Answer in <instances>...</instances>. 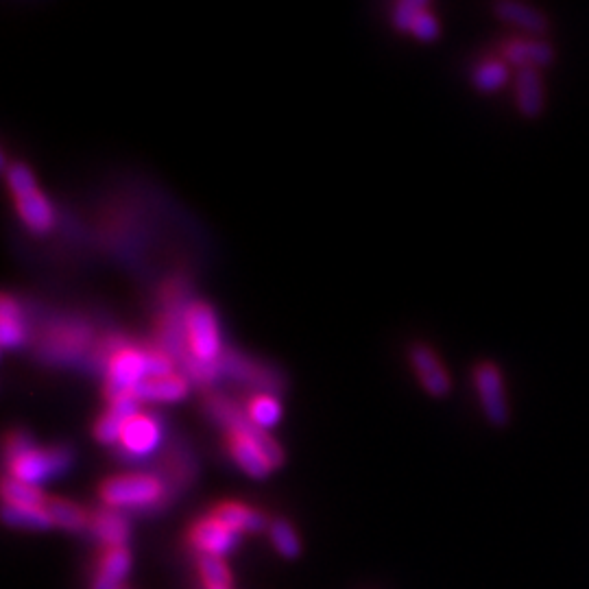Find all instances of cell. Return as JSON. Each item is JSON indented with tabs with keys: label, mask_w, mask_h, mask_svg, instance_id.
<instances>
[{
	"label": "cell",
	"mask_w": 589,
	"mask_h": 589,
	"mask_svg": "<svg viewBox=\"0 0 589 589\" xmlns=\"http://www.w3.org/2000/svg\"><path fill=\"white\" fill-rule=\"evenodd\" d=\"M88 336V328L79 326V323H62V326H55L46 334L44 350H48L53 356H70L86 347Z\"/></svg>",
	"instance_id": "21"
},
{
	"label": "cell",
	"mask_w": 589,
	"mask_h": 589,
	"mask_svg": "<svg viewBox=\"0 0 589 589\" xmlns=\"http://www.w3.org/2000/svg\"><path fill=\"white\" fill-rule=\"evenodd\" d=\"M206 411L214 422H219L227 432H240V435L247 437L249 441H254L262 450V454L267 456V461L273 465V470L284 463V452L280 448V443H275L267 430L251 422L243 408H238L234 402L221 398V395H212V398L206 400Z\"/></svg>",
	"instance_id": "2"
},
{
	"label": "cell",
	"mask_w": 589,
	"mask_h": 589,
	"mask_svg": "<svg viewBox=\"0 0 589 589\" xmlns=\"http://www.w3.org/2000/svg\"><path fill=\"white\" fill-rule=\"evenodd\" d=\"M502 55L507 59V64L515 66L518 70L531 68V70H546L555 64V48L548 44L544 38H515L502 46Z\"/></svg>",
	"instance_id": "9"
},
{
	"label": "cell",
	"mask_w": 589,
	"mask_h": 589,
	"mask_svg": "<svg viewBox=\"0 0 589 589\" xmlns=\"http://www.w3.org/2000/svg\"><path fill=\"white\" fill-rule=\"evenodd\" d=\"M219 367H221V374H230L232 378L249 384V387H262V389H271V391H278L282 387L280 384L282 380L273 369L262 367V365L254 363V360L240 356L232 350L221 354Z\"/></svg>",
	"instance_id": "10"
},
{
	"label": "cell",
	"mask_w": 589,
	"mask_h": 589,
	"mask_svg": "<svg viewBox=\"0 0 589 589\" xmlns=\"http://www.w3.org/2000/svg\"><path fill=\"white\" fill-rule=\"evenodd\" d=\"M5 524L14 528H24V531H48L53 528V518L46 507H3Z\"/></svg>",
	"instance_id": "23"
},
{
	"label": "cell",
	"mask_w": 589,
	"mask_h": 589,
	"mask_svg": "<svg viewBox=\"0 0 589 589\" xmlns=\"http://www.w3.org/2000/svg\"><path fill=\"white\" fill-rule=\"evenodd\" d=\"M411 363L415 367L417 378L422 380V387L430 395H435V398H443V395L450 393L448 371L443 369L441 360L437 358L435 352L430 350L428 345H413Z\"/></svg>",
	"instance_id": "13"
},
{
	"label": "cell",
	"mask_w": 589,
	"mask_h": 589,
	"mask_svg": "<svg viewBox=\"0 0 589 589\" xmlns=\"http://www.w3.org/2000/svg\"><path fill=\"white\" fill-rule=\"evenodd\" d=\"M46 509H48V513H51L53 524L64 528V531L81 533V531H86V528H90L92 515H88L75 502L62 500V498H48Z\"/></svg>",
	"instance_id": "22"
},
{
	"label": "cell",
	"mask_w": 589,
	"mask_h": 589,
	"mask_svg": "<svg viewBox=\"0 0 589 589\" xmlns=\"http://www.w3.org/2000/svg\"><path fill=\"white\" fill-rule=\"evenodd\" d=\"M408 31H411L415 38H419V40H435L437 35H439V22H437V18L430 14V9L428 7H424L422 11H419V14L413 18V22H411V27H408Z\"/></svg>",
	"instance_id": "32"
},
{
	"label": "cell",
	"mask_w": 589,
	"mask_h": 589,
	"mask_svg": "<svg viewBox=\"0 0 589 589\" xmlns=\"http://www.w3.org/2000/svg\"><path fill=\"white\" fill-rule=\"evenodd\" d=\"M131 570V552L127 546L103 548L99 559V572L92 589H123V581Z\"/></svg>",
	"instance_id": "19"
},
{
	"label": "cell",
	"mask_w": 589,
	"mask_h": 589,
	"mask_svg": "<svg viewBox=\"0 0 589 589\" xmlns=\"http://www.w3.org/2000/svg\"><path fill=\"white\" fill-rule=\"evenodd\" d=\"M147 380V363L144 352L136 347L123 345L107 360V376L103 393L107 402H116L125 395H136V387Z\"/></svg>",
	"instance_id": "5"
},
{
	"label": "cell",
	"mask_w": 589,
	"mask_h": 589,
	"mask_svg": "<svg viewBox=\"0 0 589 589\" xmlns=\"http://www.w3.org/2000/svg\"><path fill=\"white\" fill-rule=\"evenodd\" d=\"M474 382L480 398V406L487 422L496 428L509 424V402L504 395V382L500 369L494 363H480L474 369Z\"/></svg>",
	"instance_id": "7"
},
{
	"label": "cell",
	"mask_w": 589,
	"mask_h": 589,
	"mask_svg": "<svg viewBox=\"0 0 589 589\" xmlns=\"http://www.w3.org/2000/svg\"><path fill=\"white\" fill-rule=\"evenodd\" d=\"M70 459H72L70 450L64 446H55V448L31 446L29 450L14 456V459H7V476L38 487V483H42V480L64 472L70 465Z\"/></svg>",
	"instance_id": "4"
},
{
	"label": "cell",
	"mask_w": 589,
	"mask_h": 589,
	"mask_svg": "<svg viewBox=\"0 0 589 589\" xmlns=\"http://www.w3.org/2000/svg\"><path fill=\"white\" fill-rule=\"evenodd\" d=\"M238 537V533H234L230 526H225L219 518H214L212 513L197 520L188 531V542L199 555L221 559L238 546Z\"/></svg>",
	"instance_id": "8"
},
{
	"label": "cell",
	"mask_w": 589,
	"mask_h": 589,
	"mask_svg": "<svg viewBox=\"0 0 589 589\" xmlns=\"http://www.w3.org/2000/svg\"><path fill=\"white\" fill-rule=\"evenodd\" d=\"M509 79V70L502 62H496V59H487L474 70V86L478 92H498L504 83Z\"/></svg>",
	"instance_id": "28"
},
{
	"label": "cell",
	"mask_w": 589,
	"mask_h": 589,
	"mask_svg": "<svg viewBox=\"0 0 589 589\" xmlns=\"http://www.w3.org/2000/svg\"><path fill=\"white\" fill-rule=\"evenodd\" d=\"M138 398L136 395H125V398H120L116 402L110 404L107 408V413L96 422L94 426V437L99 439L101 443H107V446H112V443H120V437H123V430L127 426V422L131 417H136L138 411Z\"/></svg>",
	"instance_id": "15"
},
{
	"label": "cell",
	"mask_w": 589,
	"mask_h": 589,
	"mask_svg": "<svg viewBox=\"0 0 589 589\" xmlns=\"http://www.w3.org/2000/svg\"><path fill=\"white\" fill-rule=\"evenodd\" d=\"M186 347L188 354L195 356L203 363H216L221 358V339L219 326H216L214 312L208 304H190L186 308Z\"/></svg>",
	"instance_id": "6"
},
{
	"label": "cell",
	"mask_w": 589,
	"mask_h": 589,
	"mask_svg": "<svg viewBox=\"0 0 589 589\" xmlns=\"http://www.w3.org/2000/svg\"><path fill=\"white\" fill-rule=\"evenodd\" d=\"M424 7H428V3H424V0H402V3L395 5L393 9V22L395 27L402 29V31H408V27H411L413 18L422 11Z\"/></svg>",
	"instance_id": "33"
},
{
	"label": "cell",
	"mask_w": 589,
	"mask_h": 589,
	"mask_svg": "<svg viewBox=\"0 0 589 589\" xmlns=\"http://www.w3.org/2000/svg\"><path fill=\"white\" fill-rule=\"evenodd\" d=\"M3 500L5 504H11V507H46L48 502V498L38 487L22 483V480L11 476H5L3 480Z\"/></svg>",
	"instance_id": "25"
},
{
	"label": "cell",
	"mask_w": 589,
	"mask_h": 589,
	"mask_svg": "<svg viewBox=\"0 0 589 589\" xmlns=\"http://www.w3.org/2000/svg\"><path fill=\"white\" fill-rule=\"evenodd\" d=\"M269 533H271V542H273L275 550H278L282 557H286V559L299 557V552H302V544H299V537L293 531L291 524H288L286 520H275L269 526Z\"/></svg>",
	"instance_id": "30"
},
{
	"label": "cell",
	"mask_w": 589,
	"mask_h": 589,
	"mask_svg": "<svg viewBox=\"0 0 589 589\" xmlns=\"http://www.w3.org/2000/svg\"><path fill=\"white\" fill-rule=\"evenodd\" d=\"M227 450H230L232 459L238 463L240 470L254 478H267L273 470V465L267 461V456L256 446L254 441L240 435V432H227L225 435Z\"/></svg>",
	"instance_id": "17"
},
{
	"label": "cell",
	"mask_w": 589,
	"mask_h": 589,
	"mask_svg": "<svg viewBox=\"0 0 589 589\" xmlns=\"http://www.w3.org/2000/svg\"><path fill=\"white\" fill-rule=\"evenodd\" d=\"M138 402H175L182 400L188 393V382L182 376H164V378H147L136 387Z\"/></svg>",
	"instance_id": "20"
},
{
	"label": "cell",
	"mask_w": 589,
	"mask_h": 589,
	"mask_svg": "<svg viewBox=\"0 0 589 589\" xmlns=\"http://www.w3.org/2000/svg\"><path fill=\"white\" fill-rule=\"evenodd\" d=\"M197 570L201 576L203 587H232V570L221 557H206L199 555Z\"/></svg>",
	"instance_id": "29"
},
{
	"label": "cell",
	"mask_w": 589,
	"mask_h": 589,
	"mask_svg": "<svg viewBox=\"0 0 589 589\" xmlns=\"http://www.w3.org/2000/svg\"><path fill=\"white\" fill-rule=\"evenodd\" d=\"M203 589H232V587H203Z\"/></svg>",
	"instance_id": "34"
},
{
	"label": "cell",
	"mask_w": 589,
	"mask_h": 589,
	"mask_svg": "<svg viewBox=\"0 0 589 589\" xmlns=\"http://www.w3.org/2000/svg\"><path fill=\"white\" fill-rule=\"evenodd\" d=\"M214 518H219L225 526H230L234 533H262L267 528V515L256 511L254 507H247L243 502H221L212 511Z\"/></svg>",
	"instance_id": "18"
},
{
	"label": "cell",
	"mask_w": 589,
	"mask_h": 589,
	"mask_svg": "<svg viewBox=\"0 0 589 589\" xmlns=\"http://www.w3.org/2000/svg\"><path fill=\"white\" fill-rule=\"evenodd\" d=\"M247 415L251 422L260 428H269L275 422H278L282 415V406L280 402L273 398L271 393H258L247 404Z\"/></svg>",
	"instance_id": "27"
},
{
	"label": "cell",
	"mask_w": 589,
	"mask_h": 589,
	"mask_svg": "<svg viewBox=\"0 0 589 589\" xmlns=\"http://www.w3.org/2000/svg\"><path fill=\"white\" fill-rule=\"evenodd\" d=\"M99 494L110 509L153 511L162 507L171 491L158 474H123L103 480Z\"/></svg>",
	"instance_id": "1"
},
{
	"label": "cell",
	"mask_w": 589,
	"mask_h": 589,
	"mask_svg": "<svg viewBox=\"0 0 589 589\" xmlns=\"http://www.w3.org/2000/svg\"><path fill=\"white\" fill-rule=\"evenodd\" d=\"M90 531L103 544V548H120V546H127L131 528L123 511L103 507L96 513H92Z\"/></svg>",
	"instance_id": "16"
},
{
	"label": "cell",
	"mask_w": 589,
	"mask_h": 589,
	"mask_svg": "<svg viewBox=\"0 0 589 589\" xmlns=\"http://www.w3.org/2000/svg\"><path fill=\"white\" fill-rule=\"evenodd\" d=\"M494 14L502 22L513 24L515 29L531 35V38H544L550 31V20L544 14L531 5L522 3H511V0H502V3L494 5Z\"/></svg>",
	"instance_id": "14"
},
{
	"label": "cell",
	"mask_w": 589,
	"mask_h": 589,
	"mask_svg": "<svg viewBox=\"0 0 589 589\" xmlns=\"http://www.w3.org/2000/svg\"><path fill=\"white\" fill-rule=\"evenodd\" d=\"M144 352V363H147V378H164L173 376V358L168 356L162 347H147Z\"/></svg>",
	"instance_id": "31"
},
{
	"label": "cell",
	"mask_w": 589,
	"mask_h": 589,
	"mask_svg": "<svg viewBox=\"0 0 589 589\" xmlns=\"http://www.w3.org/2000/svg\"><path fill=\"white\" fill-rule=\"evenodd\" d=\"M515 103H518V112L528 120H537L544 114L546 88L542 72L531 68L518 70V77H515Z\"/></svg>",
	"instance_id": "12"
},
{
	"label": "cell",
	"mask_w": 589,
	"mask_h": 589,
	"mask_svg": "<svg viewBox=\"0 0 589 589\" xmlns=\"http://www.w3.org/2000/svg\"><path fill=\"white\" fill-rule=\"evenodd\" d=\"M7 186L14 195L18 214L33 232H48L53 225V210L46 197L35 186L31 171L24 164H14L7 168Z\"/></svg>",
	"instance_id": "3"
},
{
	"label": "cell",
	"mask_w": 589,
	"mask_h": 589,
	"mask_svg": "<svg viewBox=\"0 0 589 589\" xmlns=\"http://www.w3.org/2000/svg\"><path fill=\"white\" fill-rule=\"evenodd\" d=\"M160 437H162V426L158 419L147 413H138L127 422L123 437H120V448H123L127 454L144 456L158 448Z\"/></svg>",
	"instance_id": "11"
},
{
	"label": "cell",
	"mask_w": 589,
	"mask_h": 589,
	"mask_svg": "<svg viewBox=\"0 0 589 589\" xmlns=\"http://www.w3.org/2000/svg\"><path fill=\"white\" fill-rule=\"evenodd\" d=\"M162 480L168 487V491H173V487H184L188 480L192 478V461L186 452L179 450H168L162 459Z\"/></svg>",
	"instance_id": "26"
},
{
	"label": "cell",
	"mask_w": 589,
	"mask_h": 589,
	"mask_svg": "<svg viewBox=\"0 0 589 589\" xmlns=\"http://www.w3.org/2000/svg\"><path fill=\"white\" fill-rule=\"evenodd\" d=\"M123 589H127V587H123Z\"/></svg>",
	"instance_id": "35"
},
{
	"label": "cell",
	"mask_w": 589,
	"mask_h": 589,
	"mask_svg": "<svg viewBox=\"0 0 589 589\" xmlns=\"http://www.w3.org/2000/svg\"><path fill=\"white\" fill-rule=\"evenodd\" d=\"M24 339V328H22V317L18 304L9 295H3L0 299V343H3L5 350L20 345Z\"/></svg>",
	"instance_id": "24"
}]
</instances>
